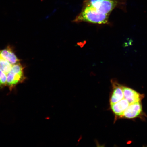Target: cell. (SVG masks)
Listing matches in <instances>:
<instances>
[{"instance_id":"6da1fadb","label":"cell","mask_w":147,"mask_h":147,"mask_svg":"<svg viewBox=\"0 0 147 147\" xmlns=\"http://www.w3.org/2000/svg\"><path fill=\"white\" fill-rule=\"evenodd\" d=\"M109 15L100 13L90 3L89 0H84L83 6L81 12L74 22L79 23L86 22L90 23L106 24L108 22Z\"/></svg>"},{"instance_id":"7a4b0ae2","label":"cell","mask_w":147,"mask_h":147,"mask_svg":"<svg viewBox=\"0 0 147 147\" xmlns=\"http://www.w3.org/2000/svg\"><path fill=\"white\" fill-rule=\"evenodd\" d=\"M125 0H89L92 6L100 13L109 15L117 7L122 6Z\"/></svg>"},{"instance_id":"3957f363","label":"cell","mask_w":147,"mask_h":147,"mask_svg":"<svg viewBox=\"0 0 147 147\" xmlns=\"http://www.w3.org/2000/svg\"><path fill=\"white\" fill-rule=\"evenodd\" d=\"M7 85L10 90H12L16 85L25 80L22 65L20 62L13 65L11 69L7 74Z\"/></svg>"},{"instance_id":"277c9868","label":"cell","mask_w":147,"mask_h":147,"mask_svg":"<svg viewBox=\"0 0 147 147\" xmlns=\"http://www.w3.org/2000/svg\"><path fill=\"white\" fill-rule=\"evenodd\" d=\"M142 110L141 102L130 104L120 117L133 119L141 114Z\"/></svg>"},{"instance_id":"5b68a950","label":"cell","mask_w":147,"mask_h":147,"mask_svg":"<svg viewBox=\"0 0 147 147\" xmlns=\"http://www.w3.org/2000/svg\"><path fill=\"white\" fill-rule=\"evenodd\" d=\"M124 94V98L127 100L129 104L141 102L143 97L137 92L129 88L122 86Z\"/></svg>"},{"instance_id":"8992f818","label":"cell","mask_w":147,"mask_h":147,"mask_svg":"<svg viewBox=\"0 0 147 147\" xmlns=\"http://www.w3.org/2000/svg\"><path fill=\"white\" fill-rule=\"evenodd\" d=\"M113 90L110 97V105L115 103L124 98L123 91L122 86L115 82H112Z\"/></svg>"},{"instance_id":"52a82bcc","label":"cell","mask_w":147,"mask_h":147,"mask_svg":"<svg viewBox=\"0 0 147 147\" xmlns=\"http://www.w3.org/2000/svg\"><path fill=\"white\" fill-rule=\"evenodd\" d=\"M0 56L12 65L20 62V60L14 54L12 49L9 47L3 50H0Z\"/></svg>"},{"instance_id":"ba28073f","label":"cell","mask_w":147,"mask_h":147,"mask_svg":"<svg viewBox=\"0 0 147 147\" xmlns=\"http://www.w3.org/2000/svg\"><path fill=\"white\" fill-rule=\"evenodd\" d=\"M129 105L128 101L124 98L119 102L110 105L112 111L116 115L120 117Z\"/></svg>"},{"instance_id":"9c48e42d","label":"cell","mask_w":147,"mask_h":147,"mask_svg":"<svg viewBox=\"0 0 147 147\" xmlns=\"http://www.w3.org/2000/svg\"><path fill=\"white\" fill-rule=\"evenodd\" d=\"M12 65L0 56V69L3 72L7 74L11 69Z\"/></svg>"},{"instance_id":"30bf717a","label":"cell","mask_w":147,"mask_h":147,"mask_svg":"<svg viewBox=\"0 0 147 147\" xmlns=\"http://www.w3.org/2000/svg\"><path fill=\"white\" fill-rule=\"evenodd\" d=\"M7 74L0 69V87L3 88L7 85Z\"/></svg>"}]
</instances>
